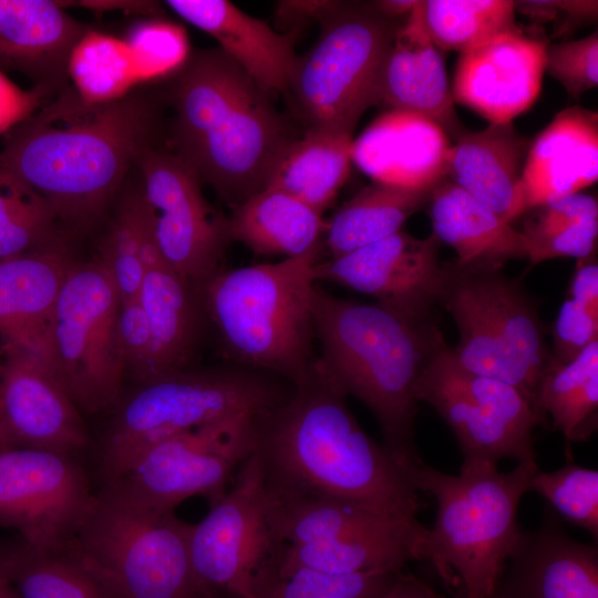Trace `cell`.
I'll return each instance as SVG.
<instances>
[{"mask_svg":"<svg viewBox=\"0 0 598 598\" xmlns=\"http://www.w3.org/2000/svg\"><path fill=\"white\" fill-rule=\"evenodd\" d=\"M346 400L312 364L287 400L258 413L255 453L266 488L419 520L413 465L372 440Z\"/></svg>","mask_w":598,"mask_h":598,"instance_id":"1","label":"cell"},{"mask_svg":"<svg viewBox=\"0 0 598 598\" xmlns=\"http://www.w3.org/2000/svg\"><path fill=\"white\" fill-rule=\"evenodd\" d=\"M155 114L143 94L91 103L64 86L4 134L0 163L43 196L58 218L85 228L153 146Z\"/></svg>","mask_w":598,"mask_h":598,"instance_id":"2","label":"cell"},{"mask_svg":"<svg viewBox=\"0 0 598 598\" xmlns=\"http://www.w3.org/2000/svg\"><path fill=\"white\" fill-rule=\"evenodd\" d=\"M173 153L230 208L265 189L295 138L264 91L219 48L187 55L169 93Z\"/></svg>","mask_w":598,"mask_h":598,"instance_id":"3","label":"cell"},{"mask_svg":"<svg viewBox=\"0 0 598 598\" xmlns=\"http://www.w3.org/2000/svg\"><path fill=\"white\" fill-rule=\"evenodd\" d=\"M311 309L320 347L313 362L318 373L369 409L383 444L400 461L411 466L422 460L414 440L417 384L444 340L432 315L340 298L317 285Z\"/></svg>","mask_w":598,"mask_h":598,"instance_id":"4","label":"cell"},{"mask_svg":"<svg viewBox=\"0 0 598 598\" xmlns=\"http://www.w3.org/2000/svg\"><path fill=\"white\" fill-rule=\"evenodd\" d=\"M320 247L278 262L221 269L196 288L228 362L298 385L309 375L315 328L311 293Z\"/></svg>","mask_w":598,"mask_h":598,"instance_id":"5","label":"cell"},{"mask_svg":"<svg viewBox=\"0 0 598 598\" xmlns=\"http://www.w3.org/2000/svg\"><path fill=\"white\" fill-rule=\"evenodd\" d=\"M536 462H519L508 472L497 465L462 464L457 475L423 460L411 468L419 492L437 504L426 529L425 558L446 582L457 578L465 598H492L522 529L518 506L537 473Z\"/></svg>","mask_w":598,"mask_h":598,"instance_id":"6","label":"cell"},{"mask_svg":"<svg viewBox=\"0 0 598 598\" xmlns=\"http://www.w3.org/2000/svg\"><path fill=\"white\" fill-rule=\"evenodd\" d=\"M295 385L274 373L234 362L193 367L137 384L116 405L102 444L105 482L150 445L241 413H259L289 398Z\"/></svg>","mask_w":598,"mask_h":598,"instance_id":"7","label":"cell"},{"mask_svg":"<svg viewBox=\"0 0 598 598\" xmlns=\"http://www.w3.org/2000/svg\"><path fill=\"white\" fill-rule=\"evenodd\" d=\"M442 267L437 302L458 330L456 360L472 372L517 388L543 422L537 392L550 352L538 308L503 268L456 260Z\"/></svg>","mask_w":598,"mask_h":598,"instance_id":"8","label":"cell"},{"mask_svg":"<svg viewBox=\"0 0 598 598\" xmlns=\"http://www.w3.org/2000/svg\"><path fill=\"white\" fill-rule=\"evenodd\" d=\"M266 488V486H265ZM267 514L278 543L272 565L333 575L400 573L424 560L426 527L331 499L268 491Z\"/></svg>","mask_w":598,"mask_h":598,"instance_id":"9","label":"cell"},{"mask_svg":"<svg viewBox=\"0 0 598 598\" xmlns=\"http://www.w3.org/2000/svg\"><path fill=\"white\" fill-rule=\"evenodd\" d=\"M190 524L103 488L91 514L64 549L111 598H196L206 594L192 569Z\"/></svg>","mask_w":598,"mask_h":598,"instance_id":"10","label":"cell"},{"mask_svg":"<svg viewBox=\"0 0 598 598\" xmlns=\"http://www.w3.org/2000/svg\"><path fill=\"white\" fill-rule=\"evenodd\" d=\"M405 19L388 18L374 1H336L313 47L297 58L288 89L306 131L353 134L362 114L379 104L384 65Z\"/></svg>","mask_w":598,"mask_h":598,"instance_id":"11","label":"cell"},{"mask_svg":"<svg viewBox=\"0 0 598 598\" xmlns=\"http://www.w3.org/2000/svg\"><path fill=\"white\" fill-rule=\"evenodd\" d=\"M120 298L99 260L73 264L53 307L41 355L78 408L99 412L120 402L124 368L116 346Z\"/></svg>","mask_w":598,"mask_h":598,"instance_id":"12","label":"cell"},{"mask_svg":"<svg viewBox=\"0 0 598 598\" xmlns=\"http://www.w3.org/2000/svg\"><path fill=\"white\" fill-rule=\"evenodd\" d=\"M257 415L241 413L163 439L107 481L104 489L156 512H174L196 495L212 504L254 453Z\"/></svg>","mask_w":598,"mask_h":598,"instance_id":"13","label":"cell"},{"mask_svg":"<svg viewBox=\"0 0 598 598\" xmlns=\"http://www.w3.org/2000/svg\"><path fill=\"white\" fill-rule=\"evenodd\" d=\"M416 395L453 432L462 464L497 465L506 457L536 462L533 431L542 420L530 402L514 385L465 369L444 340L429 360Z\"/></svg>","mask_w":598,"mask_h":598,"instance_id":"14","label":"cell"},{"mask_svg":"<svg viewBox=\"0 0 598 598\" xmlns=\"http://www.w3.org/2000/svg\"><path fill=\"white\" fill-rule=\"evenodd\" d=\"M266 488L257 454L237 471L230 486L192 525L188 553L202 589L214 598H258L257 582L275 557Z\"/></svg>","mask_w":598,"mask_h":598,"instance_id":"15","label":"cell"},{"mask_svg":"<svg viewBox=\"0 0 598 598\" xmlns=\"http://www.w3.org/2000/svg\"><path fill=\"white\" fill-rule=\"evenodd\" d=\"M97 501L89 478L69 453L0 450V525L43 553L64 550Z\"/></svg>","mask_w":598,"mask_h":598,"instance_id":"16","label":"cell"},{"mask_svg":"<svg viewBox=\"0 0 598 598\" xmlns=\"http://www.w3.org/2000/svg\"><path fill=\"white\" fill-rule=\"evenodd\" d=\"M136 164L159 251L196 289L223 269L228 218L209 205L198 176L172 151L152 146Z\"/></svg>","mask_w":598,"mask_h":598,"instance_id":"17","label":"cell"},{"mask_svg":"<svg viewBox=\"0 0 598 598\" xmlns=\"http://www.w3.org/2000/svg\"><path fill=\"white\" fill-rule=\"evenodd\" d=\"M89 442L79 408L49 362L23 347H1L0 450L73 454Z\"/></svg>","mask_w":598,"mask_h":598,"instance_id":"18","label":"cell"},{"mask_svg":"<svg viewBox=\"0 0 598 598\" xmlns=\"http://www.w3.org/2000/svg\"><path fill=\"white\" fill-rule=\"evenodd\" d=\"M439 239L400 230L337 258L318 261L316 282L330 281L372 296L377 302L411 315H430L437 303L443 267Z\"/></svg>","mask_w":598,"mask_h":598,"instance_id":"19","label":"cell"},{"mask_svg":"<svg viewBox=\"0 0 598 598\" xmlns=\"http://www.w3.org/2000/svg\"><path fill=\"white\" fill-rule=\"evenodd\" d=\"M546 47L520 29L460 53L451 90L454 103L489 124L511 123L539 95Z\"/></svg>","mask_w":598,"mask_h":598,"instance_id":"20","label":"cell"},{"mask_svg":"<svg viewBox=\"0 0 598 598\" xmlns=\"http://www.w3.org/2000/svg\"><path fill=\"white\" fill-rule=\"evenodd\" d=\"M492 598H598V548L570 537L553 509L523 532Z\"/></svg>","mask_w":598,"mask_h":598,"instance_id":"21","label":"cell"},{"mask_svg":"<svg viewBox=\"0 0 598 598\" xmlns=\"http://www.w3.org/2000/svg\"><path fill=\"white\" fill-rule=\"evenodd\" d=\"M165 4L186 22L212 35L264 91L288 94L297 55V29L272 30L227 0H167Z\"/></svg>","mask_w":598,"mask_h":598,"instance_id":"22","label":"cell"},{"mask_svg":"<svg viewBox=\"0 0 598 598\" xmlns=\"http://www.w3.org/2000/svg\"><path fill=\"white\" fill-rule=\"evenodd\" d=\"M89 30L60 1L0 0V68L31 78L49 93L61 91L70 54Z\"/></svg>","mask_w":598,"mask_h":598,"instance_id":"23","label":"cell"},{"mask_svg":"<svg viewBox=\"0 0 598 598\" xmlns=\"http://www.w3.org/2000/svg\"><path fill=\"white\" fill-rule=\"evenodd\" d=\"M530 143L512 122L464 130L451 145L446 178L512 224L526 212L523 171Z\"/></svg>","mask_w":598,"mask_h":598,"instance_id":"24","label":"cell"},{"mask_svg":"<svg viewBox=\"0 0 598 598\" xmlns=\"http://www.w3.org/2000/svg\"><path fill=\"white\" fill-rule=\"evenodd\" d=\"M379 103L422 115L455 138L465 128L454 109L442 52L429 38L419 1L396 32L380 86Z\"/></svg>","mask_w":598,"mask_h":598,"instance_id":"25","label":"cell"},{"mask_svg":"<svg viewBox=\"0 0 598 598\" xmlns=\"http://www.w3.org/2000/svg\"><path fill=\"white\" fill-rule=\"evenodd\" d=\"M597 179L598 114L567 107L532 140L523 171L526 210L580 193Z\"/></svg>","mask_w":598,"mask_h":598,"instance_id":"26","label":"cell"},{"mask_svg":"<svg viewBox=\"0 0 598 598\" xmlns=\"http://www.w3.org/2000/svg\"><path fill=\"white\" fill-rule=\"evenodd\" d=\"M451 143L431 120L392 111L353 142L352 158L374 181L412 188H433L446 178Z\"/></svg>","mask_w":598,"mask_h":598,"instance_id":"27","label":"cell"},{"mask_svg":"<svg viewBox=\"0 0 598 598\" xmlns=\"http://www.w3.org/2000/svg\"><path fill=\"white\" fill-rule=\"evenodd\" d=\"M73 264L53 245L0 260L1 347L41 354L53 307Z\"/></svg>","mask_w":598,"mask_h":598,"instance_id":"28","label":"cell"},{"mask_svg":"<svg viewBox=\"0 0 598 598\" xmlns=\"http://www.w3.org/2000/svg\"><path fill=\"white\" fill-rule=\"evenodd\" d=\"M426 205L432 234L455 250L457 262L503 268L527 259L523 233L447 178L432 188Z\"/></svg>","mask_w":598,"mask_h":598,"instance_id":"29","label":"cell"},{"mask_svg":"<svg viewBox=\"0 0 598 598\" xmlns=\"http://www.w3.org/2000/svg\"><path fill=\"white\" fill-rule=\"evenodd\" d=\"M138 300L151 330L152 378L192 367L204 311L197 290L163 261L146 270Z\"/></svg>","mask_w":598,"mask_h":598,"instance_id":"30","label":"cell"},{"mask_svg":"<svg viewBox=\"0 0 598 598\" xmlns=\"http://www.w3.org/2000/svg\"><path fill=\"white\" fill-rule=\"evenodd\" d=\"M327 223L322 215L291 196L266 187L231 208L229 236L261 256L300 257L320 247Z\"/></svg>","mask_w":598,"mask_h":598,"instance_id":"31","label":"cell"},{"mask_svg":"<svg viewBox=\"0 0 598 598\" xmlns=\"http://www.w3.org/2000/svg\"><path fill=\"white\" fill-rule=\"evenodd\" d=\"M353 134L310 130L281 153L267 187L283 190L321 215L346 183Z\"/></svg>","mask_w":598,"mask_h":598,"instance_id":"32","label":"cell"},{"mask_svg":"<svg viewBox=\"0 0 598 598\" xmlns=\"http://www.w3.org/2000/svg\"><path fill=\"white\" fill-rule=\"evenodd\" d=\"M432 188H412L374 181L341 205L327 223L330 258L384 239L426 205Z\"/></svg>","mask_w":598,"mask_h":598,"instance_id":"33","label":"cell"},{"mask_svg":"<svg viewBox=\"0 0 598 598\" xmlns=\"http://www.w3.org/2000/svg\"><path fill=\"white\" fill-rule=\"evenodd\" d=\"M537 408L543 420L565 439L566 455L570 444L587 441L598 424V340L567 362L550 358L538 386Z\"/></svg>","mask_w":598,"mask_h":598,"instance_id":"34","label":"cell"},{"mask_svg":"<svg viewBox=\"0 0 598 598\" xmlns=\"http://www.w3.org/2000/svg\"><path fill=\"white\" fill-rule=\"evenodd\" d=\"M97 260L113 280L121 305L138 300L146 270L164 261L141 187L122 197Z\"/></svg>","mask_w":598,"mask_h":598,"instance_id":"35","label":"cell"},{"mask_svg":"<svg viewBox=\"0 0 598 598\" xmlns=\"http://www.w3.org/2000/svg\"><path fill=\"white\" fill-rule=\"evenodd\" d=\"M419 10L429 38L441 52L463 53L520 30L511 0H420Z\"/></svg>","mask_w":598,"mask_h":598,"instance_id":"36","label":"cell"},{"mask_svg":"<svg viewBox=\"0 0 598 598\" xmlns=\"http://www.w3.org/2000/svg\"><path fill=\"white\" fill-rule=\"evenodd\" d=\"M21 598H111L97 579L66 550L43 553L23 543L0 549Z\"/></svg>","mask_w":598,"mask_h":598,"instance_id":"37","label":"cell"},{"mask_svg":"<svg viewBox=\"0 0 598 598\" xmlns=\"http://www.w3.org/2000/svg\"><path fill=\"white\" fill-rule=\"evenodd\" d=\"M68 75L76 93L91 103L121 99L141 83L125 41L93 30L73 48Z\"/></svg>","mask_w":598,"mask_h":598,"instance_id":"38","label":"cell"},{"mask_svg":"<svg viewBox=\"0 0 598 598\" xmlns=\"http://www.w3.org/2000/svg\"><path fill=\"white\" fill-rule=\"evenodd\" d=\"M56 219L51 204L0 163V260L50 246Z\"/></svg>","mask_w":598,"mask_h":598,"instance_id":"39","label":"cell"},{"mask_svg":"<svg viewBox=\"0 0 598 598\" xmlns=\"http://www.w3.org/2000/svg\"><path fill=\"white\" fill-rule=\"evenodd\" d=\"M398 574L333 575L309 568L282 570L271 561L258 579L256 594L258 598H379Z\"/></svg>","mask_w":598,"mask_h":598,"instance_id":"40","label":"cell"},{"mask_svg":"<svg viewBox=\"0 0 598 598\" xmlns=\"http://www.w3.org/2000/svg\"><path fill=\"white\" fill-rule=\"evenodd\" d=\"M529 491L545 498L568 523L598 539V472L568 461L551 472L540 470L532 477Z\"/></svg>","mask_w":598,"mask_h":598,"instance_id":"41","label":"cell"},{"mask_svg":"<svg viewBox=\"0 0 598 598\" xmlns=\"http://www.w3.org/2000/svg\"><path fill=\"white\" fill-rule=\"evenodd\" d=\"M141 82L176 71L187 58L181 31L162 21H138L125 38Z\"/></svg>","mask_w":598,"mask_h":598,"instance_id":"42","label":"cell"},{"mask_svg":"<svg viewBox=\"0 0 598 598\" xmlns=\"http://www.w3.org/2000/svg\"><path fill=\"white\" fill-rule=\"evenodd\" d=\"M545 71L574 99L598 85V32L573 41L547 44Z\"/></svg>","mask_w":598,"mask_h":598,"instance_id":"43","label":"cell"},{"mask_svg":"<svg viewBox=\"0 0 598 598\" xmlns=\"http://www.w3.org/2000/svg\"><path fill=\"white\" fill-rule=\"evenodd\" d=\"M530 266L557 257L585 258L596 252L598 227L538 226L524 221L520 230Z\"/></svg>","mask_w":598,"mask_h":598,"instance_id":"44","label":"cell"},{"mask_svg":"<svg viewBox=\"0 0 598 598\" xmlns=\"http://www.w3.org/2000/svg\"><path fill=\"white\" fill-rule=\"evenodd\" d=\"M116 346L125 375L137 384L152 378V338L140 300L120 306L115 327Z\"/></svg>","mask_w":598,"mask_h":598,"instance_id":"45","label":"cell"},{"mask_svg":"<svg viewBox=\"0 0 598 598\" xmlns=\"http://www.w3.org/2000/svg\"><path fill=\"white\" fill-rule=\"evenodd\" d=\"M598 340V311L566 298L553 327L550 358L567 362Z\"/></svg>","mask_w":598,"mask_h":598,"instance_id":"46","label":"cell"},{"mask_svg":"<svg viewBox=\"0 0 598 598\" xmlns=\"http://www.w3.org/2000/svg\"><path fill=\"white\" fill-rule=\"evenodd\" d=\"M524 221L538 226L598 227V203L576 193L527 209Z\"/></svg>","mask_w":598,"mask_h":598,"instance_id":"47","label":"cell"},{"mask_svg":"<svg viewBox=\"0 0 598 598\" xmlns=\"http://www.w3.org/2000/svg\"><path fill=\"white\" fill-rule=\"evenodd\" d=\"M50 95L39 86L32 90L20 87L0 70V135L33 115Z\"/></svg>","mask_w":598,"mask_h":598,"instance_id":"48","label":"cell"},{"mask_svg":"<svg viewBox=\"0 0 598 598\" xmlns=\"http://www.w3.org/2000/svg\"><path fill=\"white\" fill-rule=\"evenodd\" d=\"M567 298L598 311V262L596 252L578 259L570 279Z\"/></svg>","mask_w":598,"mask_h":598,"instance_id":"49","label":"cell"},{"mask_svg":"<svg viewBox=\"0 0 598 598\" xmlns=\"http://www.w3.org/2000/svg\"><path fill=\"white\" fill-rule=\"evenodd\" d=\"M379 598H442L412 574L400 571L393 584Z\"/></svg>","mask_w":598,"mask_h":598,"instance_id":"50","label":"cell"},{"mask_svg":"<svg viewBox=\"0 0 598 598\" xmlns=\"http://www.w3.org/2000/svg\"><path fill=\"white\" fill-rule=\"evenodd\" d=\"M336 1H282L278 4L281 18H292L298 23L306 20H320L331 10Z\"/></svg>","mask_w":598,"mask_h":598,"instance_id":"51","label":"cell"},{"mask_svg":"<svg viewBox=\"0 0 598 598\" xmlns=\"http://www.w3.org/2000/svg\"><path fill=\"white\" fill-rule=\"evenodd\" d=\"M417 1L415 0H382L374 1L377 8L388 18L405 19Z\"/></svg>","mask_w":598,"mask_h":598,"instance_id":"52","label":"cell"},{"mask_svg":"<svg viewBox=\"0 0 598 598\" xmlns=\"http://www.w3.org/2000/svg\"><path fill=\"white\" fill-rule=\"evenodd\" d=\"M0 598H21L12 585L0 555Z\"/></svg>","mask_w":598,"mask_h":598,"instance_id":"53","label":"cell"},{"mask_svg":"<svg viewBox=\"0 0 598 598\" xmlns=\"http://www.w3.org/2000/svg\"><path fill=\"white\" fill-rule=\"evenodd\" d=\"M196 598H214V597H212V596H209V595H200V596H198V597H196Z\"/></svg>","mask_w":598,"mask_h":598,"instance_id":"54","label":"cell"},{"mask_svg":"<svg viewBox=\"0 0 598 598\" xmlns=\"http://www.w3.org/2000/svg\"><path fill=\"white\" fill-rule=\"evenodd\" d=\"M442 598H446V597L442 596Z\"/></svg>","mask_w":598,"mask_h":598,"instance_id":"55","label":"cell"}]
</instances>
